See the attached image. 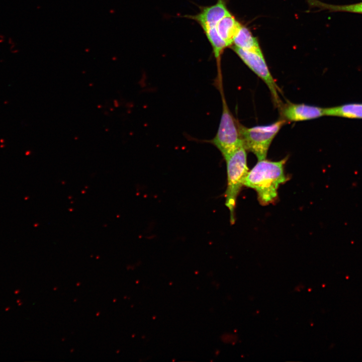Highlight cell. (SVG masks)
I'll return each instance as SVG.
<instances>
[{"instance_id":"6da1fadb","label":"cell","mask_w":362,"mask_h":362,"mask_svg":"<svg viewBox=\"0 0 362 362\" xmlns=\"http://www.w3.org/2000/svg\"><path fill=\"white\" fill-rule=\"evenodd\" d=\"M287 158L278 161L265 159L259 160L245 177L244 186L254 190L262 205L274 202L278 197V190L281 184L287 180L284 172Z\"/></svg>"},{"instance_id":"7a4b0ae2","label":"cell","mask_w":362,"mask_h":362,"mask_svg":"<svg viewBox=\"0 0 362 362\" xmlns=\"http://www.w3.org/2000/svg\"><path fill=\"white\" fill-rule=\"evenodd\" d=\"M244 146L236 149L224 158L227 167V187L225 192V205L230 211V222H235V209L237 197L244 186L249 171L247 153Z\"/></svg>"},{"instance_id":"3957f363","label":"cell","mask_w":362,"mask_h":362,"mask_svg":"<svg viewBox=\"0 0 362 362\" xmlns=\"http://www.w3.org/2000/svg\"><path fill=\"white\" fill-rule=\"evenodd\" d=\"M286 121L284 119L280 120L268 125L250 128L239 124L241 137L245 149L253 153L258 161L265 159L273 140Z\"/></svg>"},{"instance_id":"277c9868","label":"cell","mask_w":362,"mask_h":362,"mask_svg":"<svg viewBox=\"0 0 362 362\" xmlns=\"http://www.w3.org/2000/svg\"><path fill=\"white\" fill-rule=\"evenodd\" d=\"M222 113L217 133L210 141L221 152L224 158L243 146L239 123L235 120L222 95Z\"/></svg>"},{"instance_id":"5b68a950","label":"cell","mask_w":362,"mask_h":362,"mask_svg":"<svg viewBox=\"0 0 362 362\" xmlns=\"http://www.w3.org/2000/svg\"><path fill=\"white\" fill-rule=\"evenodd\" d=\"M231 48L242 61L265 82L274 102L280 106L281 101L278 94L280 89L268 69L262 53L244 50L233 45Z\"/></svg>"},{"instance_id":"8992f818","label":"cell","mask_w":362,"mask_h":362,"mask_svg":"<svg viewBox=\"0 0 362 362\" xmlns=\"http://www.w3.org/2000/svg\"><path fill=\"white\" fill-rule=\"evenodd\" d=\"M230 14L225 0H217L214 5L201 8L197 14L185 17L196 21L203 28L216 25L222 19Z\"/></svg>"},{"instance_id":"52a82bcc","label":"cell","mask_w":362,"mask_h":362,"mask_svg":"<svg viewBox=\"0 0 362 362\" xmlns=\"http://www.w3.org/2000/svg\"><path fill=\"white\" fill-rule=\"evenodd\" d=\"M282 116L286 121H301L324 116V108L304 104L289 103L281 109Z\"/></svg>"},{"instance_id":"ba28073f","label":"cell","mask_w":362,"mask_h":362,"mask_svg":"<svg viewBox=\"0 0 362 362\" xmlns=\"http://www.w3.org/2000/svg\"><path fill=\"white\" fill-rule=\"evenodd\" d=\"M241 25L230 14L222 19L215 26L219 36L229 47L232 45L233 39Z\"/></svg>"},{"instance_id":"9c48e42d","label":"cell","mask_w":362,"mask_h":362,"mask_svg":"<svg viewBox=\"0 0 362 362\" xmlns=\"http://www.w3.org/2000/svg\"><path fill=\"white\" fill-rule=\"evenodd\" d=\"M243 50L261 53L257 38L254 37L250 31L246 27L241 25L233 40V44Z\"/></svg>"},{"instance_id":"30bf717a","label":"cell","mask_w":362,"mask_h":362,"mask_svg":"<svg viewBox=\"0 0 362 362\" xmlns=\"http://www.w3.org/2000/svg\"><path fill=\"white\" fill-rule=\"evenodd\" d=\"M324 116L362 119V104H350L324 108Z\"/></svg>"},{"instance_id":"8fae6325","label":"cell","mask_w":362,"mask_h":362,"mask_svg":"<svg viewBox=\"0 0 362 362\" xmlns=\"http://www.w3.org/2000/svg\"><path fill=\"white\" fill-rule=\"evenodd\" d=\"M215 26L206 27L202 29L212 46L214 56L219 64L222 53L228 46L219 36Z\"/></svg>"},{"instance_id":"7c38bea8","label":"cell","mask_w":362,"mask_h":362,"mask_svg":"<svg viewBox=\"0 0 362 362\" xmlns=\"http://www.w3.org/2000/svg\"><path fill=\"white\" fill-rule=\"evenodd\" d=\"M308 3L321 10L330 12H342L362 14V2L344 5H333L323 3L317 0H307Z\"/></svg>"},{"instance_id":"4fadbf2b","label":"cell","mask_w":362,"mask_h":362,"mask_svg":"<svg viewBox=\"0 0 362 362\" xmlns=\"http://www.w3.org/2000/svg\"><path fill=\"white\" fill-rule=\"evenodd\" d=\"M19 292H20V290H16L15 291V292H14V293H15V294H18Z\"/></svg>"},{"instance_id":"5bb4252c","label":"cell","mask_w":362,"mask_h":362,"mask_svg":"<svg viewBox=\"0 0 362 362\" xmlns=\"http://www.w3.org/2000/svg\"><path fill=\"white\" fill-rule=\"evenodd\" d=\"M10 309V308L9 307H7V308H6L5 309V311H9Z\"/></svg>"},{"instance_id":"9a60e30c","label":"cell","mask_w":362,"mask_h":362,"mask_svg":"<svg viewBox=\"0 0 362 362\" xmlns=\"http://www.w3.org/2000/svg\"><path fill=\"white\" fill-rule=\"evenodd\" d=\"M17 303H19L20 302H21V300L19 299L17 301Z\"/></svg>"},{"instance_id":"2e32d148","label":"cell","mask_w":362,"mask_h":362,"mask_svg":"<svg viewBox=\"0 0 362 362\" xmlns=\"http://www.w3.org/2000/svg\"><path fill=\"white\" fill-rule=\"evenodd\" d=\"M22 303H20H20H19V306H20V305H22Z\"/></svg>"}]
</instances>
